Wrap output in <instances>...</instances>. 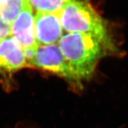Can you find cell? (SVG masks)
I'll list each match as a JSON object with an SVG mask.
<instances>
[{
  "instance_id": "1",
  "label": "cell",
  "mask_w": 128,
  "mask_h": 128,
  "mask_svg": "<svg viewBox=\"0 0 128 128\" xmlns=\"http://www.w3.org/2000/svg\"><path fill=\"white\" fill-rule=\"evenodd\" d=\"M58 45L80 82L89 79L101 58L108 52H113L95 36L81 33L64 34Z\"/></svg>"
},
{
  "instance_id": "2",
  "label": "cell",
  "mask_w": 128,
  "mask_h": 128,
  "mask_svg": "<svg viewBox=\"0 0 128 128\" xmlns=\"http://www.w3.org/2000/svg\"><path fill=\"white\" fill-rule=\"evenodd\" d=\"M60 16L64 30L67 33L90 34L101 40L113 52H118L106 22L88 0H72Z\"/></svg>"
},
{
  "instance_id": "3",
  "label": "cell",
  "mask_w": 128,
  "mask_h": 128,
  "mask_svg": "<svg viewBox=\"0 0 128 128\" xmlns=\"http://www.w3.org/2000/svg\"><path fill=\"white\" fill-rule=\"evenodd\" d=\"M28 67L48 71L63 78L74 86H80L78 80L64 57L58 43L39 46L36 55Z\"/></svg>"
},
{
  "instance_id": "4",
  "label": "cell",
  "mask_w": 128,
  "mask_h": 128,
  "mask_svg": "<svg viewBox=\"0 0 128 128\" xmlns=\"http://www.w3.org/2000/svg\"><path fill=\"white\" fill-rule=\"evenodd\" d=\"M10 36L23 49L38 48L35 32V16L28 0H25L22 10L10 24Z\"/></svg>"
},
{
  "instance_id": "5",
  "label": "cell",
  "mask_w": 128,
  "mask_h": 128,
  "mask_svg": "<svg viewBox=\"0 0 128 128\" xmlns=\"http://www.w3.org/2000/svg\"><path fill=\"white\" fill-rule=\"evenodd\" d=\"M60 14L37 12L35 15V32L37 44H58L64 36Z\"/></svg>"
},
{
  "instance_id": "6",
  "label": "cell",
  "mask_w": 128,
  "mask_h": 128,
  "mask_svg": "<svg viewBox=\"0 0 128 128\" xmlns=\"http://www.w3.org/2000/svg\"><path fill=\"white\" fill-rule=\"evenodd\" d=\"M28 67L24 49L14 37L9 36L0 42V73L11 74Z\"/></svg>"
},
{
  "instance_id": "7",
  "label": "cell",
  "mask_w": 128,
  "mask_h": 128,
  "mask_svg": "<svg viewBox=\"0 0 128 128\" xmlns=\"http://www.w3.org/2000/svg\"><path fill=\"white\" fill-rule=\"evenodd\" d=\"M25 0H0V19L10 25L22 10Z\"/></svg>"
},
{
  "instance_id": "8",
  "label": "cell",
  "mask_w": 128,
  "mask_h": 128,
  "mask_svg": "<svg viewBox=\"0 0 128 128\" xmlns=\"http://www.w3.org/2000/svg\"><path fill=\"white\" fill-rule=\"evenodd\" d=\"M72 0H28L37 12L60 14Z\"/></svg>"
},
{
  "instance_id": "9",
  "label": "cell",
  "mask_w": 128,
  "mask_h": 128,
  "mask_svg": "<svg viewBox=\"0 0 128 128\" xmlns=\"http://www.w3.org/2000/svg\"><path fill=\"white\" fill-rule=\"evenodd\" d=\"M10 36V25L4 22L0 19V42Z\"/></svg>"
}]
</instances>
